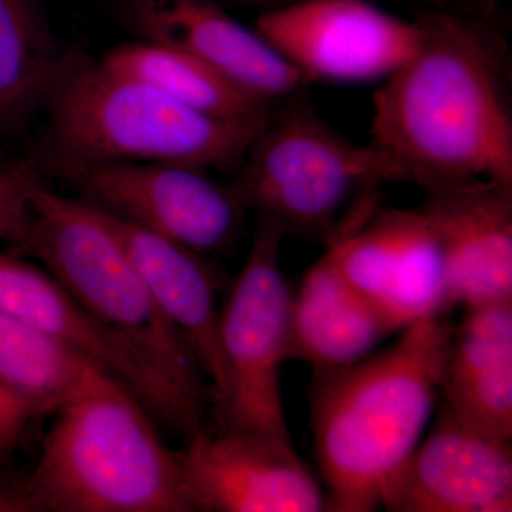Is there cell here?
I'll return each mask as SVG.
<instances>
[{
    "label": "cell",
    "instance_id": "obj_3",
    "mask_svg": "<svg viewBox=\"0 0 512 512\" xmlns=\"http://www.w3.org/2000/svg\"><path fill=\"white\" fill-rule=\"evenodd\" d=\"M52 416L36 460L0 478V512H195L180 451L113 377Z\"/></svg>",
    "mask_w": 512,
    "mask_h": 512
},
{
    "label": "cell",
    "instance_id": "obj_8",
    "mask_svg": "<svg viewBox=\"0 0 512 512\" xmlns=\"http://www.w3.org/2000/svg\"><path fill=\"white\" fill-rule=\"evenodd\" d=\"M93 207L208 256L237 242L247 208L232 185L207 170L168 163H67L47 160Z\"/></svg>",
    "mask_w": 512,
    "mask_h": 512
},
{
    "label": "cell",
    "instance_id": "obj_14",
    "mask_svg": "<svg viewBox=\"0 0 512 512\" xmlns=\"http://www.w3.org/2000/svg\"><path fill=\"white\" fill-rule=\"evenodd\" d=\"M124 18L141 40L194 56L265 103L309 84L254 28L214 0H126Z\"/></svg>",
    "mask_w": 512,
    "mask_h": 512
},
{
    "label": "cell",
    "instance_id": "obj_12",
    "mask_svg": "<svg viewBox=\"0 0 512 512\" xmlns=\"http://www.w3.org/2000/svg\"><path fill=\"white\" fill-rule=\"evenodd\" d=\"M195 512H320L328 500L292 440L204 430L180 451Z\"/></svg>",
    "mask_w": 512,
    "mask_h": 512
},
{
    "label": "cell",
    "instance_id": "obj_6",
    "mask_svg": "<svg viewBox=\"0 0 512 512\" xmlns=\"http://www.w3.org/2000/svg\"><path fill=\"white\" fill-rule=\"evenodd\" d=\"M237 170L231 185L247 211L285 235L326 244L350 212L393 183L375 148L353 143L320 117L306 86L276 107Z\"/></svg>",
    "mask_w": 512,
    "mask_h": 512
},
{
    "label": "cell",
    "instance_id": "obj_13",
    "mask_svg": "<svg viewBox=\"0 0 512 512\" xmlns=\"http://www.w3.org/2000/svg\"><path fill=\"white\" fill-rule=\"evenodd\" d=\"M390 512H511L512 447L443 406L384 495Z\"/></svg>",
    "mask_w": 512,
    "mask_h": 512
},
{
    "label": "cell",
    "instance_id": "obj_1",
    "mask_svg": "<svg viewBox=\"0 0 512 512\" xmlns=\"http://www.w3.org/2000/svg\"><path fill=\"white\" fill-rule=\"evenodd\" d=\"M421 39L372 97L369 144L393 183L427 190L487 180L512 185L510 50L481 12L434 9Z\"/></svg>",
    "mask_w": 512,
    "mask_h": 512
},
{
    "label": "cell",
    "instance_id": "obj_21",
    "mask_svg": "<svg viewBox=\"0 0 512 512\" xmlns=\"http://www.w3.org/2000/svg\"><path fill=\"white\" fill-rule=\"evenodd\" d=\"M99 367L45 330L0 311V382L52 416L89 386Z\"/></svg>",
    "mask_w": 512,
    "mask_h": 512
},
{
    "label": "cell",
    "instance_id": "obj_22",
    "mask_svg": "<svg viewBox=\"0 0 512 512\" xmlns=\"http://www.w3.org/2000/svg\"><path fill=\"white\" fill-rule=\"evenodd\" d=\"M42 183L28 161L0 156V239L13 249L28 237L32 224V192Z\"/></svg>",
    "mask_w": 512,
    "mask_h": 512
},
{
    "label": "cell",
    "instance_id": "obj_9",
    "mask_svg": "<svg viewBox=\"0 0 512 512\" xmlns=\"http://www.w3.org/2000/svg\"><path fill=\"white\" fill-rule=\"evenodd\" d=\"M326 251L400 329L453 308L439 235L419 208L363 202L342 222Z\"/></svg>",
    "mask_w": 512,
    "mask_h": 512
},
{
    "label": "cell",
    "instance_id": "obj_4",
    "mask_svg": "<svg viewBox=\"0 0 512 512\" xmlns=\"http://www.w3.org/2000/svg\"><path fill=\"white\" fill-rule=\"evenodd\" d=\"M47 160L237 170L268 119L222 120L76 52L45 104Z\"/></svg>",
    "mask_w": 512,
    "mask_h": 512
},
{
    "label": "cell",
    "instance_id": "obj_7",
    "mask_svg": "<svg viewBox=\"0 0 512 512\" xmlns=\"http://www.w3.org/2000/svg\"><path fill=\"white\" fill-rule=\"evenodd\" d=\"M285 237L258 218L251 248L220 309L218 345L225 389L217 406L222 430L292 440L281 370L291 360L292 291L281 268Z\"/></svg>",
    "mask_w": 512,
    "mask_h": 512
},
{
    "label": "cell",
    "instance_id": "obj_5",
    "mask_svg": "<svg viewBox=\"0 0 512 512\" xmlns=\"http://www.w3.org/2000/svg\"><path fill=\"white\" fill-rule=\"evenodd\" d=\"M13 254L35 258L87 312L128 340L181 393L207 406L211 384L183 336L158 309L106 215L45 183L32 192V224Z\"/></svg>",
    "mask_w": 512,
    "mask_h": 512
},
{
    "label": "cell",
    "instance_id": "obj_18",
    "mask_svg": "<svg viewBox=\"0 0 512 512\" xmlns=\"http://www.w3.org/2000/svg\"><path fill=\"white\" fill-rule=\"evenodd\" d=\"M400 330L343 275L329 251L292 291L291 360L309 363L316 372L360 362Z\"/></svg>",
    "mask_w": 512,
    "mask_h": 512
},
{
    "label": "cell",
    "instance_id": "obj_23",
    "mask_svg": "<svg viewBox=\"0 0 512 512\" xmlns=\"http://www.w3.org/2000/svg\"><path fill=\"white\" fill-rule=\"evenodd\" d=\"M37 417L39 413L32 404L0 382V456L19 446Z\"/></svg>",
    "mask_w": 512,
    "mask_h": 512
},
{
    "label": "cell",
    "instance_id": "obj_19",
    "mask_svg": "<svg viewBox=\"0 0 512 512\" xmlns=\"http://www.w3.org/2000/svg\"><path fill=\"white\" fill-rule=\"evenodd\" d=\"M74 55L33 0H0V136L18 133L45 109Z\"/></svg>",
    "mask_w": 512,
    "mask_h": 512
},
{
    "label": "cell",
    "instance_id": "obj_20",
    "mask_svg": "<svg viewBox=\"0 0 512 512\" xmlns=\"http://www.w3.org/2000/svg\"><path fill=\"white\" fill-rule=\"evenodd\" d=\"M101 60L178 103L218 119L264 120L276 110V104L255 99L207 63L173 47L140 40L117 46Z\"/></svg>",
    "mask_w": 512,
    "mask_h": 512
},
{
    "label": "cell",
    "instance_id": "obj_15",
    "mask_svg": "<svg viewBox=\"0 0 512 512\" xmlns=\"http://www.w3.org/2000/svg\"><path fill=\"white\" fill-rule=\"evenodd\" d=\"M439 235L451 306L512 299V185L468 180L423 190Z\"/></svg>",
    "mask_w": 512,
    "mask_h": 512
},
{
    "label": "cell",
    "instance_id": "obj_11",
    "mask_svg": "<svg viewBox=\"0 0 512 512\" xmlns=\"http://www.w3.org/2000/svg\"><path fill=\"white\" fill-rule=\"evenodd\" d=\"M254 29L312 82L386 79L416 52L419 20H406L369 0H303L265 10Z\"/></svg>",
    "mask_w": 512,
    "mask_h": 512
},
{
    "label": "cell",
    "instance_id": "obj_16",
    "mask_svg": "<svg viewBox=\"0 0 512 512\" xmlns=\"http://www.w3.org/2000/svg\"><path fill=\"white\" fill-rule=\"evenodd\" d=\"M101 212L119 235L158 309L197 357L217 403L225 389L224 365L218 345L221 306L217 269L208 256L180 242L109 212Z\"/></svg>",
    "mask_w": 512,
    "mask_h": 512
},
{
    "label": "cell",
    "instance_id": "obj_10",
    "mask_svg": "<svg viewBox=\"0 0 512 512\" xmlns=\"http://www.w3.org/2000/svg\"><path fill=\"white\" fill-rule=\"evenodd\" d=\"M0 311L45 330L136 396L154 420L190 440L205 407L168 382L128 340L87 312L45 268L0 254Z\"/></svg>",
    "mask_w": 512,
    "mask_h": 512
},
{
    "label": "cell",
    "instance_id": "obj_24",
    "mask_svg": "<svg viewBox=\"0 0 512 512\" xmlns=\"http://www.w3.org/2000/svg\"><path fill=\"white\" fill-rule=\"evenodd\" d=\"M245 2L255 3V5L264 6L265 10H271L284 8V6L293 5V3L303 2V0H245Z\"/></svg>",
    "mask_w": 512,
    "mask_h": 512
},
{
    "label": "cell",
    "instance_id": "obj_2",
    "mask_svg": "<svg viewBox=\"0 0 512 512\" xmlns=\"http://www.w3.org/2000/svg\"><path fill=\"white\" fill-rule=\"evenodd\" d=\"M451 333L444 316L419 320L382 352L316 372L311 427L328 511L382 508L390 484L426 434Z\"/></svg>",
    "mask_w": 512,
    "mask_h": 512
},
{
    "label": "cell",
    "instance_id": "obj_25",
    "mask_svg": "<svg viewBox=\"0 0 512 512\" xmlns=\"http://www.w3.org/2000/svg\"><path fill=\"white\" fill-rule=\"evenodd\" d=\"M427 2H437V0H427ZM440 2V0H439Z\"/></svg>",
    "mask_w": 512,
    "mask_h": 512
},
{
    "label": "cell",
    "instance_id": "obj_17",
    "mask_svg": "<svg viewBox=\"0 0 512 512\" xmlns=\"http://www.w3.org/2000/svg\"><path fill=\"white\" fill-rule=\"evenodd\" d=\"M466 311L444 362V407L471 429L512 443V299Z\"/></svg>",
    "mask_w": 512,
    "mask_h": 512
}]
</instances>
